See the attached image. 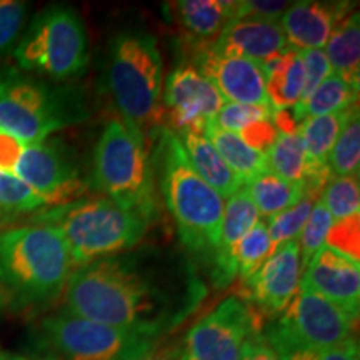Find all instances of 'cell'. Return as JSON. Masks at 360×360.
I'll use <instances>...</instances> for the list:
<instances>
[{
    "label": "cell",
    "instance_id": "6da1fadb",
    "mask_svg": "<svg viewBox=\"0 0 360 360\" xmlns=\"http://www.w3.org/2000/svg\"><path fill=\"white\" fill-rule=\"evenodd\" d=\"M65 310L159 340L186 321L205 290L193 270L159 254H117L72 272Z\"/></svg>",
    "mask_w": 360,
    "mask_h": 360
},
{
    "label": "cell",
    "instance_id": "7a4b0ae2",
    "mask_svg": "<svg viewBox=\"0 0 360 360\" xmlns=\"http://www.w3.org/2000/svg\"><path fill=\"white\" fill-rule=\"evenodd\" d=\"M58 231L30 224L0 232V294L15 309H35L64 294L74 272Z\"/></svg>",
    "mask_w": 360,
    "mask_h": 360
},
{
    "label": "cell",
    "instance_id": "3957f363",
    "mask_svg": "<svg viewBox=\"0 0 360 360\" xmlns=\"http://www.w3.org/2000/svg\"><path fill=\"white\" fill-rule=\"evenodd\" d=\"M159 187L184 247L214 260L225 202L192 167L177 134L164 127L155 150Z\"/></svg>",
    "mask_w": 360,
    "mask_h": 360
},
{
    "label": "cell",
    "instance_id": "277c9868",
    "mask_svg": "<svg viewBox=\"0 0 360 360\" xmlns=\"http://www.w3.org/2000/svg\"><path fill=\"white\" fill-rule=\"evenodd\" d=\"M34 224L58 231L69 247L74 267L134 249L146 236L148 222L107 197H82L49 207Z\"/></svg>",
    "mask_w": 360,
    "mask_h": 360
},
{
    "label": "cell",
    "instance_id": "5b68a950",
    "mask_svg": "<svg viewBox=\"0 0 360 360\" xmlns=\"http://www.w3.org/2000/svg\"><path fill=\"white\" fill-rule=\"evenodd\" d=\"M107 84L120 119L142 134L162 124L164 60L154 35L125 30L112 39Z\"/></svg>",
    "mask_w": 360,
    "mask_h": 360
},
{
    "label": "cell",
    "instance_id": "8992f818",
    "mask_svg": "<svg viewBox=\"0 0 360 360\" xmlns=\"http://www.w3.org/2000/svg\"><path fill=\"white\" fill-rule=\"evenodd\" d=\"M94 184L103 197L139 214L148 224L157 214L154 165L143 134L124 119H112L94 150Z\"/></svg>",
    "mask_w": 360,
    "mask_h": 360
},
{
    "label": "cell",
    "instance_id": "52a82bcc",
    "mask_svg": "<svg viewBox=\"0 0 360 360\" xmlns=\"http://www.w3.org/2000/svg\"><path fill=\"white\" fill-rule=\"evenodd\" d=\"M87 117L74 94L49 87L13 67L0 69V129L25 143L44 142Z\"/></svg>",
    "mask_w": 360,
    "mask_h": 360
},
{
    "label": "cell",
    "instance_id": "ba28073f",
    "mask_svg": "<svg viewBox=\"0 0 360 360\" xmlns=\"http://www.w3.org/2000/svg\"><path fill=\"white\" fill-rule=\"evenodd\" d=\"M13 57L24 72H37L53 80L79 77L90 60L87 29L74 8L47 7L35 15Z\"/></svg>",
    "mask_w": 360,
    "mask_h": 360
},
{
    "label": "cell",
    "instance_id": "9c48e42d",
    "mask_svg": "<svg viewBox=\"0 0 360 360\" xmlns=\"http://www.w3.org/2000/svg\"><path fill=\"white\" fill-rule=\"evenodd\" d=\"M37 337L40 347L57 360H143L159 342L89 321L65 309L42 319Z\"/></svg>",
    "mask_w": 360,
    "mask_h": 360
},
{
    "label": "cell",
    "instance_id": "30bf717a",
    "mask_svg": "<svg viewBox=\"0 0 360 360\" xmlns=\"http://www.w3.org/2000/svg\"><path fill=\"white\" fill-rule=\"evenodd\" d=\"M357 319L315 292L299 289L262 332L272 347L332 349L354 339Z\"/></svg>",
    "mask_w": 360,
    "mask_h": 360
},
{
    "label": "cell",
    "instance_id": "8fae6325",
    "mask_svg": "<svg viewBox=\"0 0 360 360\" xmlns=\"http://www.w3.org/2000/svg\"><path fill=\"white\" fill-rule=\"evenodd\" d=\"M260 330L259 314L231 295L193 323L180 360H240L247 342Z\"/></svg>",
    "mask_w": 360,
    "mask_h": 360
},
{
    "label": "cell",
    "instance_id": "7c38bea8",
    "mask_svg": "<svg viewBox=\"0 0 360 360\" xmlns=\"http://www.w3.org/2000/svg\"><path fill=\"white\" fill-rule=\"evenodd\" d=\"M13 175L24 180L47 209L82 199L87 192V182L72 155L52 141L25 143Z\"/></svg>",
    "mask_w": 360,
    "mask_h": 360
},
{
    "label": "cell",
    "instance_id": "4fadbf2b",
    "mask_svg": "<svg viewBox=\"0 0 360 360\" xmlns=\"http://www.w3.org/2000/svg\"><path fill=\"white\" fill-rule=\"evenodd\" d=\"M225 103L215 85L192 64L170 72L162 90V115L175 134H205Z\"/></svg>",
    "mask_w": 360,
    "mask_h": 360
},
{
    "label": "cell",
    "instance_id": "5bb4252c",
    "mask_svg": "<svg viewBox=\"0 0 360 360\" xmlns=\"http://www.w3.org/2000/svg\"><path fill=\"white\" fill-rule=\"evenodd\" d=\"M299 242L290 240L270 252L254 276L242 282L245 300L257 314L278 315L300 289Z\"/></svg>",
    "mask_w": 360,
    "mask_h": 360
},
{
    "label": "cell",
    "instance_id": "9a60e30c",
    "mask_svg": "<svg viewBox=\"0 0 360 360\" xmlns=\"http://www.w3.org/2000/svg\"><path fill=\"white\" fill-rule=\"evenodd\" d=\"M300 289L315 292L359 319L360 264L323 245L305 267Z\"/></svg>",
    "mask_w": 360,
    "mask_h": 360
},
{
    "label": "cell",
    "instance_id": "2e32d148",
    "mask_svg": "<svg viewBox=\"0 0 360 360\" xmlns=\"http://www.w3.org/2000/svg\"><path fill=\"white\" fill-rule=\"evenodd\" d=\"M215 85L225 102L270 105L265 92V75L262 67L247 58L220 56L202 49L193 58V64Z\"/></svg>",
    "mask_w": 360,
    "mask_h": 360
},
{
    "label": "cell",
    "instance_id": "e0dca14e",
    "mask_svg": "<svg viewBox=\"0 0 360 360\" xmlns=\"http://www.w3.org/2000/svg\"><path fill=\"white\" fill-rule=\"evenodd\" d=\"M209 49L220 56L247 58L262 65L285 52L289 44L278 20L237 19L225 27Z\"/></svg>",
    "mask_w": 360,
    "mask_h": 360
},
{
    "label": "cell",
    "instance_id": "ac0fdd59",
    "mask_svg": "<svg viewBox=\"0 0 360 360\" xmlns=\"http://www.w3.org/2000/svg\"><path fill=\"white\" fill-rule=\"evenodd\" d=\"M352 12L347 2H295L278 19L287 44L294 51L326 47L335 25Z\"/></svg>",
    "mask_w": 360,
    "mask_h": 360
},
{
    "label": "cell",
    "instance_id": "d6986e66",
    "mask_svg": "<svg viewBox=\"0 0 360 360\" xmlns=\"http://www.w3.org/2000/svg\"><path fill=\"white\" fill-rule=\"evenodd\" d=\"M237 2L224 0H180L167 4L170 20L193 45L210 47L236 19Z\"/></svg>",
    "mask_w": 360,
    "mask_h": 360
},
{
    "label": "cell",
    "instance_id": "ffe728a7",
    "mask_svg": "<svg viewBox=\"0 0 360 360\" xmlns=\"http://www.w3.org/2000/svg\"><path fill=\"white\" fill-rule=\"evenodd\" d=\"M260 220L257 207L252 202L245 186H242L229 197L224 205L222 225H220V242L214 257L212 278L217 287H225V269L231 250L236 244L254 229Z\"/></svg>",
    "mask_w": 360,
    "mask_h": 360
},
{
    "label": "cell",
    "instance_id": "44dd1931",
    "mask_svg": "<svg viewBox=\"0 0 360 360\" xmlns=\"http://www.w3.org/2000/svg\"><path fill=\"white\" fill-rule=\"evenodd\" d=\"M265 75V92L272 110H285L302 101L305 74L299 51L287 49L260 65Z\"/></svg>",
    "mask_w": 360,
    "mask_h": 360
},
{
    "label": "cell",
    "instance_id": "7402d4cb",
    "mask_svg": "<svg viewBox=\"0 0 360 360\" xmlns=\"http://www.w3.org/2000/svg\"><path fill=\"white\" fill-rule=\"evenodd\" d=\"M177 137L180 139V143H182L193 170L224 200H227L233 192L242 187L240 179L227 167V164L219 155L217 148L214 147V143L210 142V139L207 135L195 132H182L177 134Z\"/></svg>",
    "mask_w": 360,
    "mask_h": 360
},
{
    "label": "cell",
    "instance_id": "603a6c76",
    "mask_svg": "<svg viewBox=\"0 0 360 360\" xmlns=\"http://www.w3.org/2000/svg\"><path fill=\"white\" fill-rule=\"evenodd\" d=\"M360 17L350 12L342 19L326 44V56L332 74L359 89L360 79Z\"/></svg>",
    "mask_w": 360,
    "mask_h": 360
},
{
    "label": "cell",
    "instance_id": "cb8c5ba5",
    "mask_svg": "<svg viewBox=\"0 0 360 360\" xmlns=\"http://www.w3.org/2000/svg\"><path fill=\"white\" fill-rule=\"evenodd\" d=\"M204 135L210 139L227 167L240 179L242 186L269 169L267 155L247 146L237 134L227 132L215 124H210Z\"/></svg>",
    "mask_w": 360,
    "mask_h": 360
},
{
    "label": "cell",
    "instance_id": "d4e9b609",
    "mask_svg": "<svg viewBox=\"0 0 360 360\" xmlns=\"http://www.w3.org/2000/svg\"><path fill=\"white\" fill-rule=\"evenodd\" d=\"M359 89L345 82L339 75L330 74L307 98L294 107V115L299 122L305 117H321L347 112L357 107Z\"/></svg>",
    "mask_w": 360,
    "mask_h": 360
},
{
    "label": "cell",
    "instance_id": "484cf974",
    "mask_svg": "<svg viewBox=\"0 0 360 360\" xmlns=\"http://www.w3.org/2000/svg\"><path fill=\"white\" fill-rule=\"evenodd\" d=\"M272 250L267 224L259 220L254 229L247 232L231 250L225 269V287L231 285L236 277H240L244 282L254 276Z\"/></svg>",
    "mask_w": 360,
    "mask_h": 360
},
{
    "label": "cell",
    "instance_id": "4316f807",
    "mask_svg": "<svg viewBox=\"0 0 360 360\" xmlns=\"http://www.w3.org/2000/svg\"><path fill=\"white\" fill-rule=\"evenodd\" d=\"M245 188L254 205L257 207L259 215H264V217H272V215L289 209L304 197L302 187L278 177L270 169L249 180L245 184Z\"/></svg>",
    "mask_w": 360,
    "mask_h": 360
},
{
    "label": "cell",
    "instance_id": "83f0119b",
    "mask_svg": "<svg viewBox=\"0 0 360 360\" xmlns=\"http://www.w3.org/2000/svg\"><path fill=\"white\" fill-rule=\"evenodd\" d=\"M354 110H357V107L347 112H339V114L305 117L300 122L299 135L302 139L310 160L315 164L327 165L328 154H330L337 137H339Z\"/></svg>",
    "mask_w": 360,
    "mask_h": 360
},
{
    "label": "cell",
    "instance_id": "f1b7e54d",
    "mask_svg": "<svg viewBox=\"0 0 360 360\" xmlns=\"http://www.w3.org/2000/svg\"><path fill=\"white\" fill-rule=\"evenodd\" d=\"M327 165L334 177H359L360 122L359 109L352 112L328 154Z\"/></svg>",
    "mask_w": 360,
    "mask_h": 360
},
{
    "label": "cell",
    "instance_id": "f546056e",
    "mask_svg": "<svg viewBox=\"0 0 360 360\" xmlns=\"http://www.w3.org/2000/svg\"><path fill=\"white\" fill-rule=\"evenodd\" d=\"M327 212L334 222L344 220L360 212L359 177H332L327 182L321 197Z\"/></svg>",
    "mask_w": 360,
    "mask_h": 360
},
{
    "label": "cell",
    "instance_id": "4dcf8cb0",
    "mask_svg": "<svg viewBox=\"0 0 360 360\" xmlns=\"http://www.w3.org/2000/svg\"><path fill=\"white\" fill-rule=\"evenodd\" d=\"M315 200L317 199H314V197L304 195L302 199L297 202V204L289 207V209L269 217V222L265 224H267L272 249L285 244V242L297 240V238H299L310 212H312Z\"/></svg>",
    "mask_w": 360,
    "mask_h": 360
},
{
    "label": "cell",
    "instance_id": "1f68e13d",
    "mask_svg": "<svg viewBox=\"0 0 360 360\" xmlns=\"http://www.w3.org/2000/svg\"><path fill=\"white\" fill-rule=\"evenodd\" d=\"M45 202L24 180L0 170V210L8 214H34L45 210Z\"/></svg>",
    "mask_w": 360,
    "mask_h": 360
},
{
    "label": "cell",
    "instance_id": "d6a6232c",
    "mask_svg": "<svg viewBox=\"0 0 360 360\" xmlns=\"http://www.w3.org/2000/svg\"><path fill=\"white\" fill-rule=\"evenodd\" d=\"M332 220L330 214L327 212L326 205L322 204L321 199L315 200L312 207V212H310L307 222H305L302 232H300L299 238V252H300V264H302V270H305L310 260L315 254H317L321 247L326 245L327 233L330 231Z\"/></svg>",
    "mask_w": 360,
    "mask_h": 360
},
{
    "label": "cell",
    "instance_id": "836d02e7",
    "mask_svg": "<svg viewBox=\"0 0 360 360\" xmlns=\"http://www.w3.org/2000/svg\"><path fill=\"white\" fill-rule=\"evenodd\" d=\"M272 119V107L270 105H250V103L225 102L222 109L215 117V125L219 129L232 134H240L249 125L260 120Z\"/></svg>",
    "mask_w": 360,
    "mask_h": 360
},
{
    "label": "cell",
    "instance_id": "e575fe53",
    "mask_svg": "<svg viewBox=\"0 0 360 360\" xmlns=\"http://www.w3.org/2000/svg\"><path fill=\"white\" fill-rule=\"evenodd\" d=\"M281 360H359V345L355 339L332 349H307L277 345L272 347Z\"/></svg>",
    "mask_w": 360,
    "mask_h": 360
},
{
    "label": "cell",
    "instance_id": "d590c367",
    "mask_svg": "<svg viewBox=\"0 0 360 360\" xmlns=\"http://www.w3.org/2000/svg\"><path fill=\"white\" fill-rule=\"evenodd\" d=\"M359 215L337 220L327 233L326 245L359 262Z\"/></svg>",
    "mask_w": 360,
    "mask_h": 360
},
{
    "label": "cell",
    "instance_id": "8d00e7d4",
    "mask_svg": "<svg viewBox=\"0 0 360 360\" xmlns=\"http://www.w3.org/2000/svg\"><path fill=\"white\" fill-rule=\"evenodd\" d=\"M27 4L17 0H0V52L15 44L25 22Z\"/></svg>",
    "mask_w": 360,
    "mask_h": 360
},
{
    "label": "cell",
    "instance_id": "74e56055",
    "mask_svg": "<svg viewBox=\"0 0 360 360\" xmlns=\"http://www.w3.org/2000/svg\"><path fill=\"white\" fill-rule=\"evenodd\" d=\"M300 57L304 62L305 84L302 92V101L307 98L315 89L332 74L328 58L323 49H310V51H300ZM300 101V102H302ZM299 102V103H300Z\"/></svg>",
    "mask_w": 360,
    "mask_h": 360
},
{
    "label": "cell",
    "instance_id": "f35d334b",
    "mask_svg": "<svg viewBox=\"0 0 360 360\" xmlns=\"http://www.w3.org/2000/svg\"><path fill=\"white\" fill-rule=\"evenodd\" d=\"M289 2H237L236 19H262V20H278L283 12L289 8Z\"/></svg>",
    "mask_w": 360,
    "mask_h": 360
},
{
    "label": "cell",
    "instance_id": "ab89813d",
    "mask_svg": "<svg viewBox=\"0 0 360 360\" xmlns=\"http://www.w3.org/2000/svg\"><path fill=\"white\" fill-rule=\"evenodd\" d=\"M237 135L247 143V146L254 148V150L267 154L270 146H272L277 137V129L274 127L272 119H267L249 125V127L244 129Z\"/></svg>",
    "mask_w": 360,
    "mask_h": 360
},
{
    "label": "cell",
    "instance_id": "60d3db41",
    "mask_svg": "<svg viewBox=\"0 0 360 360\" xmlns=\"http://www.w3.org/2000/svg\"><path fill=\"white\" fill-rule=\"evenodd\" d=\"M24 147L25 142L17 139L15 135L8 134L7 130L0 129V170L2 172L13 174Z\"/></svg>",
    "mask_w": 360,
    "mask_h": 360
},
{
    "label": "cell",
    "instance_id": "b9f144b4",
    "mask_svg": "<svg viewBox=\"0 0 360 360\" xmlns=\"http://www.w3.org/2000/svg\"><path fill=\"white\" fill-rule=\"evenodd\" d=\"M240 360H281L272 345L265 340L262 330L254 334L247 342L244 352H242Z\"/></svg>",
    "mask_w": 360,
    "mask_h": 360
},
{
    "label": "cell",
    "instance_id": "7bdbcfd3",
    "mask_svg": "<svg viewBox=\"0 0 360 360\" xmlns=\"http://www.w3.org/2000/svg\"><path fill=\"white\" fill-rule=\"evenodd\" d=\"M0 360H29V359L20 357V355H13V354H0Z\"/></svg>",
    "mask_w": 360,
    "mask_h": 360
},
{
    "label": "cell",
    "instance_id": "ee69618b",
    "mask_svg": "<svg viewBox=\"0 0 360 360\" xmlns=\"http://www.w3.org/2000/svg\"><path fill=\"white\" fill-rule=\"evenodd\" d=\"M143 360H170V359H160V357H152V355H148V357L147 359H143ZM180 360V359H179Z\"/></svg>",
    "mask_w": 360,
    "mask_h": 360
},
{
    "label": "cell",
    "instance_id": "f6af8a7d",
    "mask_svg": "<svg viewBox=\"0 0 360 360\" xmlns=\"http://www.w3.org/2000/svg\"><path fill=\"white\" fill-rule=\"evenodd\" d=\"M0 300H2V294H0Z\"/></svg>",
    "mask_w": 360,
    "mask_h": 360
}]
</instances>
